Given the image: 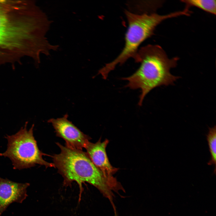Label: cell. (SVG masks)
<instances>
[{"label":"cell","mask_w":216,"mask_h":216,"mask_svg":"<svg viewBox=\"0 0 216 216\" xmlns=\"http://www.w3.org/2000/svg\"><path fill=\"white\" fill-rule=\"evenodd\" d=\"M38 31V18L27 1L0 0V66L32 57Z\"/></svg>","instance_id":"1"},{"label":"cell","mask_w":216,"mask_h":216,"mask_svg":"<svg viewBox=\"0 0 216 216\" xmlns=\"http://www.w3.org/2000/svg\"><path fill=\"white\" fill-rule=\"evenodd\" d=\"M56 144L61 152L50 156L52 159L55 168H57L58 172L63 178V185L70 186L75 182L81 192L82 184L88 183L97 188L113 205V192L124 190L116 179H110L106 177L86 152L64 146L58 142Z\"/></svg>","instance_id":"2"},{"label":"cell","mask_w":216,"mask_h":216,"mask_svg":"<svg viewBox=\"0 0 216 216\" xmlns=\"http://www.w3.org/2000/svg\"><path fill=\"white\" fill-rule=\"evenodd\" d=\"M178 60V57L169 58L159 45L148 44L138 50L135 62L141 63L140 67L131 75L122 79L128 81L126 87L141 90L139 106L142 105L145 97L153 89L173 85L179 78L170 72L171 68L176 67Z\"/></svg>","instance_id":"3"},{"label":"cell","mask_w":216,"mask_h":216,"mask_svg":"<svg viewBox=\"0 0 216 216\" xmlns=\"http://www.w3.org/2000/svg\"><path fill=\"white\" fill-rule=\"evenodd\" d=\"M125 14L128 27L125 35V45L118 56L100 69L98 74L106 79L109 73L118 64L122 65L127 60L133 58L136 60L140 44L154 34L157 26L167 19L184 16V11H179L166 15L155 13L139 14L126 10Z\"/></svg>","instance_id":"4"},{"label":"cell","mask_w":216,"mask_h":216,"mask_svg":"<svg viewBox=\"0 0 216 216\" xmlns=\"http://www.w3.org/2000/svg\"><path fill=\"white\" fill-rule=\"evenodd\" d=\"M28 123L26 122L14 134L5 136L8 141L7 147L5 152L0 153V156L9 158L15 170L30 168L36 164L44 166L46 168H55L53 163L43 159V156L50 155L40 150L33 136L34 124L28 130Z\"/></svg>","instance_id":"5"},{"label":"cell","mask_w":216,"mask_h":216,"mask_svg":"<svg viewBox=\"0 0 216 216\" xmlns=\"http://www.w3.org/2000/svg\"><path fill=\"white\" fill-rule=\"evenodd\" d=\"M66 114L63 117L51 118L48 122L51 123L58 137L65 142V146L71 148L82 150L85 148L91 138L85 134L68 119Z\"/></svg>","instance_id":"6"},{"label":"cell","mask_w":216,"mask_h":216,"mask_svg":"<svg viewBox=\"0 0 216 216\" xmlns=\"http://www.w3.org/2000/svg\"><path fill=\"white\" fill-rule=\"evenodd\" d=\"M28 183L15 182L0 177V216L12 203H21L28 196Z\"/></svg>","instance_id":"7"},{"label":"cell","mask_w":216,"mask_h":216,"mask_svg":"<svg viewBox=\"0 0 216 216\" xmlns=\"http://www.w3.org/2000/svg\"><path fill=\"white\" fill-rule=\"evenodd\" d=\"M109 142L107 139L101 142L100 138L95 143L90 142L85 148L92 162L104 176L109 179H115L116 178L113 175L118 169L112 166L109 162L106 152Z\"/></svg>","instance_id":"8"},{"label":"cell","mask_w":216,"mask_h":216,"mask_svg":"<svg viewBox=\"0 0 216 216\" xmlns=\"http://www.w3.org/2000/svg\"><path fill=\"white\" fill-rule=\"evenodd\" d=\"M181 1L189 7H196L208 13L216 14V0H184Z\"/></svg>","instance_id":"9"},{"label":"cell","mask_w":216,"mask_h":216,"mask_svg":"<svg viewBox=\"0 0 216 216\" xmlns=\"http://www.w3.org/2000/svg\"><path fill=\"white\" fill-rule=\"evenodd\" d=\"M206 139L211 156V160L207 163L208 165H214V172L215 174L216 168V127L215 125L208 128V131L206 135Z\"/></svg>","instance_id":"10"},{"label":"cell","mask_w":216,"mask_h":216,"mask_svg":"<svg viewBox=\"0 0 216 216\" xmlns=\"http://www.w3.org/2000/svg\"><path fill=\"white\" fill-rule=\"evenodd\" d=\"M115 216H117V215H115Z\"/></svg>","instance_id":"11"}]
</instances>
